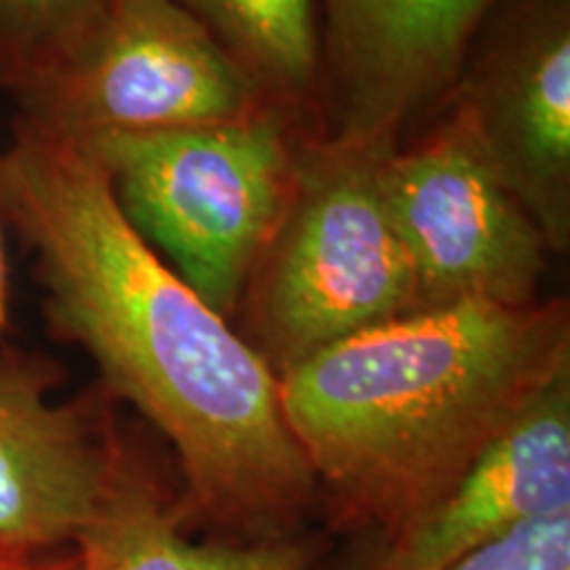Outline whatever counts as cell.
<instances>
[{"mask_svg":"<svg viewBox=\"0 0 570 570\" xmlns=\"http://www.w3.org/2000/svg\"><path fill=\"white\" fill-rule=\"evenodd\" d=\"M6 320H9V294H6V262H3V248H0V331H3Z\"/></svg>","mask_w":570,"mask_h":570,"instance_id":"obj_16","label":"cell"},{"mask_svg":"<svg viewBox=\"0 0 570 570\" xmlns=\"http://www.w3.org/2000/svg\"><path fill=\"white\" fill-rule=\"evenodd\" d=\"M568 365L566 298L462 302L356 333L277 381L317 491L394 544Z\"/></svg>","mask_w":570,"mask_h":570,"instance_id":"obj_2","label":"cell"},{"mask_svg":"<svg viewBox=\"0 0 570 570\" xmlns=\"http://www.w3.org/2000/svg\"><path fill=\"white\" fill-rule=\"evenodd\" d=\"M0 214L30 248L51 331L169 441L183 515L235 541L294 539L317 483L281 381L132 230L96 156L19 119L0 151Z\"/></svg>","mask_w":570,"mask_h":570,"instance_id":"obj_1","label":"cell"},{"mask_svg":"<svg viewBox=\"0 0 570 570\" xmlns=\"http://www.w3.org/2000/svg\"><path fill=\"white\" fill-rule=\"evenodd\" d=\"M0 570H80L77 550H59L35 558H0Z\"/></svg>","mask_w":570,"mask_h":570,"instance_id":"obj_15","label":"cell"},{"mask_svg":"<svg viewBox=\"0 0 570 570\" xmlns=\"http://www.w3.org/2000/svg\"><path fill=\"white\" fill-rule=\"evenodd\" d=\"M452 106L552 254L570 246V0H504L470 48Z\"/></svg>","mask_w":570,"mask_h":570,"instance_id":"obj_7","label":"cell"},{"mask_svg":"<svg viewBox=\"0 0 570 570\" xmlns=\"http://www.w3.org/2000/svg\"><path fill=\"white\" fill-rule=\"evenodd\" d=\"M202 21L223 48L259 82L281 109L309 119L320 130L317 0H175Z\"/></svg>","mask_w":570,"mask_h":570,"instance_id":"obj_12","label":"cell"},{"mask_svg":"<svg viewBox=\"0 0 570 570\" xmlns=\"http://www.w3.org/2000/svg\"><path fill=\"white\" fill-rule=\"evenodd\" d=\"M433 570H570V510L483 541Z\"/></svg>","mask_w":570,"mask_h":570,"instance_id":"obj_14","label":"cell"},{"mask_svg":"<svg viewBox=\"0 0 570 570\" xmlns=\"http://www.w3.org/2000/svg\"><path fill=\"white\" fill-rule=\"evenodd\" d=\"M375 570H381V568H375Z\"/></svg>","mask_w":570,"mask_h":570,"instance_id":"obj_17","label":"cell"},{"mask_svg":"<svg viewBox=\"0 0 570 570\" xmlns=\"http://www.w3.org/2000/svg\"><path fill=\"white\" fill-rule=\"evenodd\" d=\"M381 185L420 309L541 302L550 246L458 106L449 104L423 138L383 156Z\"/></svg>","mask_w":570,"mask_h":570,"instance_id":"obj_6","label":"cell"},{"mask_svg":"<svg viewBox=\"0 0 570 570\" xmlns=\"http://www.w3.org/2000/svg\"><path fill=\"white\" fill-rule=\"evenodd\" d=\"M106 0H0V90L13 98L46 80L85 40Z\"/></svg>","mask_w":570,"mask_h":570,"instance_id":"obj_13","label":"cell"},{"mask_svg":"<svg viewBox=\"0 0 570 570\" xmlns=\"http://www.w3.org/2000/svg\"><path fill=\"white\" fill-rule=\"evenodd\" d=\"M17 101L19 119L75 140L227 125L281 109L175 0H106L80 46Z\"/></svg>","mask_w":570,"mask_h":570,"instance_id":"obj_5","label":"cell"},{"mask_svg":"<svg viewBox=\"0 0 570 570\" xmlns=\"http://www.w3.org/2000/svg\"><path fill=\"white\" fill-rule=\"evenodd\" d=\"M504 0H317L320 135L394 151L452 98L470 48Z\"/></svg>","mask_w":570,"mask_h":570,"instance_id":"obj_8","label":"cell"},{"mask_svg":"<svg viewBox=\"0 0 570 570\" xmlns=\"http://www.w3.org/2000/svg\"><path fill=\"white\" fill-rule=\"evenodd\" d=\"M53 362L0 346V558L71 550L127 458Z\"/></svg>","mask_w":570,"mask_h":570,"instance_id":"obj_9","label":"cell"},{"mask_svg":"<svg viewBox=\"0 0 570 570\" xmlns=\"http://www.w3.org/2000/svg\"><path fill=\"white\" fill-rule=\"evenodd\" d=\"M183 512L127 454L77 539L80 570H309L302 541H194Z\"/></svg>","mask_w":570,"mask_h":570,"instance_id":"obj_11","label":"cell"},{"mask_svg":"<svg viewBox=\"0 0 570 570\" xmlns=\"http://www.w3.org/2000/svg\"><path fill=\"white\" fill-rule=\"evenodd\" d=\"M309 132L320 130L296 114L267 109L227 125L98 132L77 142L104 167L132 230L233 323Z\"/></svg>","mask_w":570,"mask_h":570,"instance_id":"obj_4","label":"cell"},{"mask_svg":"<svg viewBox=\"0 0 570 570\" xmlns=\"http://www.w3.org/2000/svg\"><path fill=\"white\" fill-rule=\"evenodd\" d=\"M562 510H570V365L510 420L458 487L389 547L377 568L433 570Z\"/></svg>","mask_w":570,"mask_h":570,"instance_id":"obj_10","label":"cell"},{"mask_svg":"<svg viewBox=\"0 0 570 570\" xmlns=\"http://www.w3.org/2000/svg\"><path fill=\"white\" fill-rule=\"evenodd\" d=\"M386 154L320 132L302 140L294 188L235 312L238 333L277 377L338 341L420 312L383 196Z\"/></svg>","mask_w":570,"mask_h":570,"instance_id":"obj_3","label":"cell"}]
</instances>
